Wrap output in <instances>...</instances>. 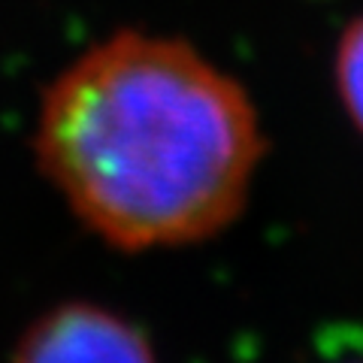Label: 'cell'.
I'll return each instance as SVG.
<instances>
[{"mask_svg":"<svg viewBox=\"0 0 363 363\" xmlns=\"http://www.w3.org/2000/svg\"><path fill=\"white\" fill-rule=\"evenodd\" d=\"M13 363H157V354L149 336L124 315L73 300L28 327Z\"/></svg>","mask_w":363,"mask_h":363,"instance_id":"2","label":"cell"},{"mask_svg":"<svg viewBox=\"0 0 363 363\" xmlns=\"http://www.w3.org/2000/svg\"><path fill=\"white\" fill-rule=\"evenodd\" d=\"M245 88L182 40L118 30L49 85L40 169L121 252L203 242L242 212L264 157Z\"/></svg>","mask_w":363,"mask_h":363,"instance_id":"1","label":"cell"},{"mask_svg":"<svg viewBox=\"0 0 363 363\" xmlns=\"http://www.w3.org/2000/svg\"><path fill=\"white\" fill-rule=\"evenodd\" d=\"M357 363H363V360H357Z\"/></svg>","mask_w":363,"mask_h":363,"instance_id":"4","label":"cell"},{"mask_svg":"<svg viewBox=\"0 0 363 363\" xmlns=\"http://www.w3.org/2000/svg\"><path fill=\"white\" fill-rule=\"evenodd\" d=\"M336 91L345 116L363 133V16L342 30L336 45Z\"/></svg>","mask_w":363,"mask_h":363,"instance_id":"3","label":"cell"}]
</instances>
